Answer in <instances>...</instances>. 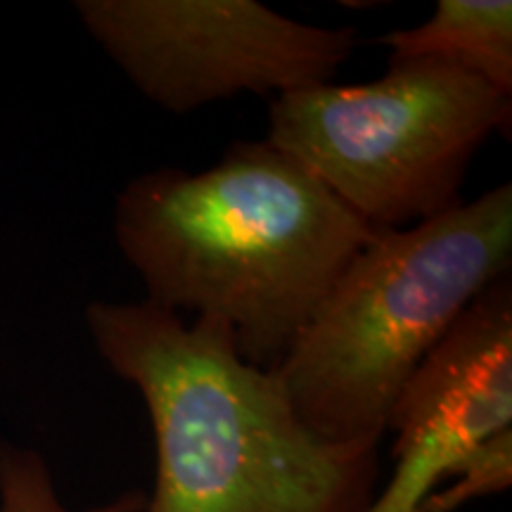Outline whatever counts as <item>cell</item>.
<instances>
[{
    "label": "cell",
    "instance_id": "cell-7",
    "mask_svg": "<svg viewBox=\"0 0 512 512\" xmlns=\"http://www.w3.org/2000/svg\"><path fill=\"white\" fill-rule=\"evenodd\" d=\"M380 43L389 62H441L512 95L510 0H439L425 24L389 31Z\"/></svg>",
    "mask_w": 512,
    "mask_h": 512
},
{
    "label": "cell",
    "instance_id": "cell-6",
    "mask_svg": "<svg viewBox=\"0 0 512 512\" xmlns=\"http://www.w3.org/2000/svg\"><path fill=\"white\" fill-rule=\"evenodd\" d=\"M512 427V283L491 285L422 361L389 413L394 475L368 512H420L479 444Z\"/></svg>",
    "mask_w": 512,
    "mask_h": 512
},
{
    "label": "cell",
    "instance_id": "cell-4",
    "mask_svg": "<svg viewBox=\"0 0 512 512\" xmlns=\"http://www.w3.org/2000/svg\"><path fill=\"white\" fill-rule=\"evenodd\" d=\"M510 117L512 95L477 76L432 60L389 62L377 81L278 95L266 140L382 233L463 204L472 159L508 133Z\"/></svg>",
    "mask_w": 512,
    "mask_h": 512
},
{
    "label": "cell",
    "instance_id": "cell-9",
    "mask_svg": "<svg viewBox=\"0 0 512 512\" xmlns=\"http://www.w3.org/2000/svg\"><path fill=\"white\" fill-rule=\"evenodd\" d=\"M448 489H437L420 512H453L472 498L501 494L512 482V427L494 434L456 467Z\"/></svg>",
    "mask_w": 512,
    "mask_h": 512
},
{
    "label": "cell",
    "instance_id": "cell-2",
    "mask_svg": "<svg viewBox=\"0 0 512 512\" xmlns=\"http://www.w3.org/2000/svg\"><path fill=\"white\" fill-rule=\"evenodd\" d=\"M86 323L150 413L157 477L143 512H368L377 446L318 439L278 370L247 363L226 323L150 302H95Z\"/></svg>",
    "mask_w": 512,
    "mask_h": 512
},
{
    "label": "cell",
    "instance_id": "cell-1",
    "mask_svg": "<svg viewBox=\"0 0 512 512\" xmlns=\"http://www.w3.org/2000/svg\"><path fill=\"white\" fill-rule=\"evenodd\" d=\"M375 235L268 140L230 145L202 174L133 178L114 209V238L145 302L221 320L238 354L266 370Z\"/></svg>",
    "mask_w": 512,
    "mask_h": 512
},
{
    "label": "cell",
    "instance_id": "cell-5",
    "mask_svg": "<svg viewBox=\"0 0 512 512\" xmlns=\"http://www.w3.org/2000/svg\"><path fill=\"white\" fill-rule=\"evenodd\" d=\"M76 12L133 86L174 114L330 83L356 50V29L302 24L256 0H81Z\"/></svg>",
    "mask_w": 512,
    "mask_h": 512
},
{
    "label": "cell",
    "instance_id": "cell-3",
    "mask_svg": "<svg viewBox=\"0 0 512 512\" xmlns=\"http://www.w3.org/2000/svg\"><path fill=\"white\" fill-rule=\"evenodd\" d=\"M510 266V183L377 233L275 368L304 425L328 444L380 446L415 370Z\"/></svg>",
    "mask_w": 512,
    "mask_h": 512
},
{
    "label": "cell",
    "instance_id": "cell-8",
    "mask_svg": "<svg viewBox=\"0 0 512 512\" xmlns=\"http://www.w3.org/2000/svg\"><path fill=\"white\" fill-rule=\"evenodd\" d=\"M147 496L128 491L112 503L69 510L55 491L53 475L34 448L0 444V512H143Z\"/></svg>",
    "mask_w": 512,
    "mask_h": 512
}]
</instances>
